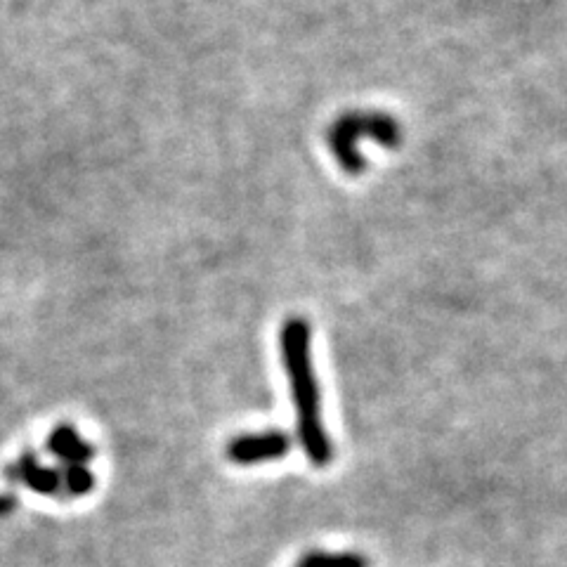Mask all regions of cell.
Returning a JSON list of instances; mask_svg holds the SVG:
<instances>
[{
  "instance_id": "6da1fadb",
  "label": "cell",
  "mask_w": 567,
  "mask_h": 567,
  "mask_svg": "<svg viewBox=\"0 0 567 567\" xmlns=\"http://www.w3.org/2000/svg\"><path fill=\"white\" fill-rule=\"evenodd\" d=\"M282 362L289 374L293 407H296V430L303 452L315 466H327L334 456V447L322 423V400L315 369H312V334L310 324L301 317H291L279 334Z\"/></svg>"
},
{
  "instance_id": "7a4b0ae2",
  "label": "cell",
  "mask_w": 567,
  "mask_h": 567,
  "mask_svg": "<svg viewBox=\"0 0 567 567\" xmlns=\"http://www.w3.org/2000/svg\"><path fill=\"white\" fill-rule=\"evenodd\" d=\"M362 140H374L383 147H397L402 142V126L386 112H348L329 128V147L338 166L348 175H360L367 159L360 152Z\"/></svg>"
},
{
  "instance_id": "3957f363",
  "label": "cell",
  "mask_w": 567,
  "mask_h": 567,
  "mask_svg": "<svg viewBox=\"0 0 567 567\" xmlns=\"http://www.w3.org/2000/svg\"><path fill=\"white\" fill-rule=\"evenodd\" d=\"M291 438L282 430H267V433L239 435L227 445V459L237 466H253L263 461L284 459L291 452Z\"/></svg>"
},
{
  "instance_id": "277c9868",
  "label": "cell",
  "mask_w": 567,
  "mask_h": 567,
  "mask_svg": "<svg viewBox=\"0 0 567 567\" xmlns=\"http://www.w3.org/2000/svg\"><path fill=\"white\" fill-rule=\"evenodd\" d=\"M3 475L10 485H19V482H22L31 492L41 494V497L64 499L62 471L60 468H45L38 464V456L34 452H24L15 464L5 468Z\"/></svg>"
},
{
  "instance_id": "5b68a950",
  "label": "cell",
  "mask_w": 567,
  "mask_h": 567,
  "mask_svg": "<svg viewBox=\"0 0 567 567\" xmlns=\"http://www.w3.org/2000/svg\"><path fill=\"white\" fill-rule=\"evenodd\" d=\"M48 452L62 461V466H86L95 459L97 452L78 435V430L69 423H60L48 435Z\"/></svg>"
},
{
  "instance_id": "8992f818",
  "label": "cell",
  "mask_w": 567,
  "mask_h": 567,
  "mask_svg": "<svg viewBox=\"0 0 567 567\" xmlns=\"http://www.w3.org/2000/svg\"><path fill=\"white\" fill-rule=\"evenodd\" d=\"M64 497H88L95 487V475L88 466H62Z\"/></svg>"
},
{
  "instance_id": "52a82bcc",
  "label": "cell",
  "mask_w": 567,
  "mask_h": 567,
  "mask_svg": "<svg viewBox=\"0 0 567 567\" xmlns=\"http://www.w3.org/2000/svg\"><path fill=\"white\" fill-rule=\"evenodd\" d=\"M298 567H369L367 558L357 556V553H322L312 551L303 556Z\"/></svg>"
},
{
  "instance_id": "ba28073f",
  "label": "cell",
  "mask_w": 567,
  "mask_h": 567,
  "mask_svg": "<svg viewBox=\"0 0 567 567\" xmlns=\"http://www.w3.org/2000/svg\"><path fill=\"white\" fill-rule=\"evenodd\" d=\"M17 504H19V499L15 497V494L0 492V518H5V516H12V513H15Z\"/></svg>"
}]
</instances>
